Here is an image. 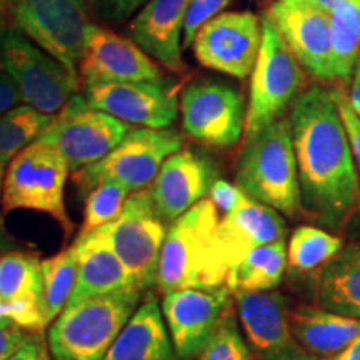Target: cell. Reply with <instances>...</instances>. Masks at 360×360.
<instances>
[{
    "label": "cell",
    "mask_w": 360,
    "mask_h": 360,
    "mask_svg": "<svg viewBox=\"0 0 360 360\" xmlns=\"http://www.w3.org/2000/svg\"><path fill=\"white\" fill-rule=\"evenodd\" d=\"M302 209L323 227L340 231L360 204L359 172L332 89L300 94L290 112Z\"/></svg>",
    "instance_id": "cell-1"
},
{
    "label": "cell",
    "mask_w": 360,
    "mask_h": 360,
    "mask_svg": "<svg viewBox=\"0 0 360 360\" xmlns=\"http://www.w3.org/2000/svg\"><path fill=\"white\" fill-rule=\"evenodd\" d=\"M219 209L205 197L170 224L160 252L157 289H215L227 283L229 265L220 250Z\"/></svg>",
    "instance_id": "cell-2"
},
{
    "label": "cell",
    "mask_w": 360,
    "mask_h": 360,
    "mask_svg": "<svg viewBox=\"0 0 360 360\" xmlns=\"http://www.w3.org/2000/svg\"><path fill=\"white\" fill-rule=\"evenodd\" d=\"M236 179L247 195L287 217L302 210L290 119L282 117L247 139Z\"/></svg>",
    "instance_id": "cell-3"
},
{
    "label": "cell",
    "mask_w": 360,
    "mask_h": 360,
    "mask_svg": "<svg viewBox=\"0 0 360 360\" xmlns=\"http://www.w3.org/2000/svg\"><path fill=\"white\" fill-rule=\"evenodd\" d=\"M142 292L125 289L67 305L49 328L56 360H102L141 302Z\"/></svg>",
    "instance_id": "cell-4"
},
{
    "label": "cell",
    "mask_w": 360,
    "mask_h": 360,
    "mask_svg": "<svg viewBox=\"0 0 360 360\" xmlns=\"http://www.w3.org/2000/svg\"><path fill=\"white\" fill-rule=\"evenodd\" d=\"M69 165L49 143L35 141L13 157L2 184L0 210L7 215L15 210H34L56 219L65 233L74 224L65 209V182Z\"/></svg>",
    "instance_id": "cell-5"
},
{
    "label": "cell",
    "mask_w": 360,
    "mask_h": 360,
    "mask_svg": "<svg viewBox=\"0 0 360 360\" xmlns=\"http://www.w3.org/2000/svg\"><path fill=\"white\" fill-rule=\"evenodd\" d=\"M304 85V70L282 34L267 15L262 19V42L252 70L245 141L282 119Z\"/></svg>",
    "instance_id": "cell-6"
},
{
    "label": "cell",
    "mask_w": 360,
    "mask_h": 360,
    "mask_svg": "<svg viewBox=\"0 0 360 360\" xmlns=\"http://www.w3.org/2000/svg\"><path fill=\"white\" fill-rule=\"evenodd\" d=\"M182 147V137L170 129H132L124 141L96 164L74 172L79 191L87 193L105 180L124 184L130 191L150 187L165 160Z\"/></svg>",
    "instance_id": "cell-7"
},
{
    "label": "cell",
    "mask_w": 360,
    "mask_h": 360,
    "mask_svg": "<svg viewBox=\"0 0 360 360\" xmlns=\"http://www.w3.org/2000/svg\"><path fill=\"white\" fill-rule=\"evenodd\" d=\"M132 130V125L98 110L87 98L74 94L70 101L53 114L51 125L39 141L52 146L64 157L70 172L96 164L115 148Z\"/></svg>",
    "instance_id": "cell-8"
},
{
    "label": "cell",
    "mask_w": 360,
    "mask_h": 360,
    "mask_svg": "<svg viewBox=\"0 0 360 360\" xmlns=\"http://www.w3.org/2000/svg\"><path fill=\"white\" fill-rule=\"evenodd\" d=\"M0 62L22 102L44 114H57L77 90V75L17 30L0 34Z\"/></svg>",
    "instance_id": "cell-9"
},
{
    "label": "cell",
    "mask_w": 360,
    "mask_h": 360,
    "mask_svg": "<svg viewBox=\"0 0 360 360\" xmlns=\"http://www.w3.org/2000/svg\"><path fill=\"white\" fill-rule=\"evenodd\" d=\"M101 231L141 292L157 287L160 252L169 227L157 212L148 188L130 193L119 217Z\"/></svg>",
    "instance_id": "cell-10"
},
{
    "label": "cell",
    "mask_w": 360,
    "mask_h": 360,
    "mask_svg": "<svg viewBox=\"0 0 360 360\" xmlns=\"http://www.w3.org/2000/svg\"><path fill=\"white\" fill-rule=\"evenodd\" d=\"M12 17L19 32L77 75L90 25L87 0H12Z\"/></svg>",
    "instance_id": "cell-11"
},
{
    "label": "cell",
    "mask_w": 360,
    "mask_h": 360,
    "mask_svg": "<svg viewBox=\"0 0 360 360\" xmlns=\"http://www.w3.org/2000/svg\"><path fill=\"white\" fill-rule=\"evenodd\" d=\"M180 112L184 132L207 147H233L245 130L244 97L222 82H192L180 97Z\"/></svg>",
    "instance_id": "cell-12"
},
{
    "label": "cell",
    "mask_w": 360,
    "mask_h": 360,
    "mask_svg": "<svg viewBox=\"0 0 360 360\" xmlns=\"http://www.w3.org/2000/svg\"><path fill=\"white\" fill-rule=\"evenodd\" d=\"M262 20L252 12H224L200 27L193 39L195 58L207 69L245 79L257 62Z\"/></svg>",
    "instance_id": "cell-13"
},
{
    "label": "cell",
    "mask_w": 360,
    "mask_h": 360,
    "mask_svg": "<svg viewBox=\"0 0 360 360\" xmlns=\"http://www.w3.org/2000/svg\"><path fill=\"white\" fill-rule=\"evenodd\" d=\"M231 309L232 292L227 285L164 294L162 314L180 360L199 357Z\"/></svg>",
    "instance_id": "cell-14"
},
{
    "label": "cell",
    "mask_w": 360,
    "mask_h": 360,
    "mask_svg": "<svg viewBox=\"0 0 360 360\" xmlns=\"http://www.w3.org/2000/svg\"><path fill=\"white\" fill-rule=\"evenodd\" d=\"M233 297L245 340L259 360H319L295 339L283 295L276 292H237Z\"/></svg>",
    "instance_id": "cell-15"
},
{
    "label": "cell",
    "mask_w": 360,
    "mask_h": 360,
    "mask_svg": "<svg viewBox=\"0 0 360 360\" xmlns=\"http://www.w3.org/2000/svg\"><path fill=\"white\" fill-rule=\"evenodd\" d=\"M84 97L98 110L148 129H167L180 107L177 90L165 80L90 85L84 87Z\"/></svg>",
    "instance_id": "cell-16"
},
{
    "label": "cell",
    "mask_w": 360,
    "mask_h": 360,
    "mask_svg": "<svg viewBox=\"0 0 360 360\" xmlns=\"http://www.w3.org/2000/svg\"><path fill=\"white\" fill-rule=\"evenodd\" d=\"M267 17L312 77L334 80L330 13L307 0H277L270 6Z\"/></svg>",
    "instance_id": "cell-17"
},
{
    "label": "cell",
    "mask_w": 360,
    "mask_h": 360,
    "mask_svg": "<svg viewBox=\"0 0 360 360\" xmlns=\"http://www.w3.org/2000/svg\"><path fill=\"white\" fill-rule=\"evenodd\" d=\"M79 69L84 87L112 82L164 80L159 65L141 45L97 25H89Z\"/></svg>",
    "instance_id": "cell-18"
},
{
    "label": "cell",
    "mask_w": 360,
    "mask_h": 360,
    "mask_svg": "<svg viewBox=\"0 0 360 360\" xmlns=\"http://www.w3.org/2000/svg\"><path fill=\"white\" fill-rule=\"evenodd\" d=\"M217 167L209 157L193 150H177L162 164L148 187L157 212L167 224L191 210L210 193Z\"/></svg>",
    "instance_id": "cell-19"
},
{
    "label": "cell",
    "mask_w": 360,
    "mask_h": 360,
    "mask_svg": "<svg viewBox=\"0 0 360 360\" xmlns=\"http://www.w3.org/2000/svg\"><path fill=\"white\" fill-rule=\"evenodd\" d=\"M217 236L220 250L231 270L255 247L285 240L287 224L276 209L244 193L236 209L220 219Z\"/></svg>",
    "instance_id": "cell-20"
},
{
    "label": "cell",
    "mask_w": 360,
    "mask_h": 360,
    "mask_svg": "<svg viewBox=\"0 0 360 360\" xmlns=\"http://www.w3.org/2000/svg\"><path fill=\"white\" fill-rule=\"evenodd\" d=\"M72 245L77 252V282L67 305L77 304L89 297L137 287L132 274L112 249L101 229L79 233Z\"/></svg>",
    "instance_id": "cell-21"
},
{
    "label": "cell",
    "mask_w": 360,
    "mask_h": 360,
    "mask_svg": "<svg viewBox=\"0 0 360 360\" xmlns=\"http://www.w3.org/2000/svg\"><path fill=\"white\" fill-rule=\"evenodd\" d=\"M191 0H148L130 24V35L152 58L170 70L182 69L180 40Z\"/></svg>",
    "instance_id": "cell-22"
},
{
    "label": "cell",
    "mask_w": 360,
    "mask_h": 360,
    "mask_svg": "<svg viewBox=\"0 0 360 360\" xmlns=\"http://www.w3.org/2000/svg\"><path fill=\"white\" fill-rule=\"evenodd\" d=\"M102 360H180L157 299L139 305Z\"/></svg>",
    "instance_id": "cell-23"
},
{
    "label": "cell",
    "mask_w": 360,
    "mask_h": 360,
    "mask_svg": "<svg viewBox=\"0 0 360 360\" xmlns=\"http://www.w3.org/2000/svg\"><path fill=\"white\" fill-rule=\"evenodd\" d=\"M290 327L299 344L315 357H332L360 337V319L347 317L319 305L290 310Z\"/></svg>",
    "instance_id": "cell-24"
},
{
    "label": "cell",
    "mask_w": 360,
    "mask_h": 360,
    "mask_svg": "<svg viewBox=\"0 0 360 360\" xmlns=\"http://www.w3.org/2000/svg\"><path fill=\"white\" fill-rule=\"evenodd\" d=\"M317 302L332 312L360 319V242L342 247L322 267Z\"/></svg>",
    "instance_id": "cell-25"
},
{
    "label": "cell",
    "mask_w": 360,
    "mask_h": 360,
    "mask_svg": "<svg viewBox=\"0 0 360 360\" xmlns=\"http://www.w3.org/2000/svg\"><path fill=\"white\" fill-rule=\"evenodd\" d=\"M287 269L285 240L252 249L229 270L227 283L233 294L237 292H269L281 283Z\"/></svg>",
    "instance_id": "cell-26"
},
{
    "label": "cell",
    "mask_w": 360,
    "mask_h": 360,
    "mask_svg": "<svg viewBox=\"0 0 360 360\" xmlns=\"http://www.w3.org/2000/svg\"><path fill=\"white\" fill-rule=\"evenodd\" d=\"M53 115L44 114L34 107L22 103L0 115V199L6 172L22 148L37 141L52 122ZM4 215L0 210V229L4 227Z\"/></svg>",
    "instance_id": "cell-27"
},
{
    "label": "cell",
    "mask_w": 360,
    "mask_h": 360,
    "mask_svg": "<svg viewBox=\"0 0 360 360\" xmlns=\"http://www.w3.org/2000/svg\"><path fill=\"white\" fill-rule=\"evenodd\" d=\"M334 79L349 82L360 57V0H342L330 12Z\"/></svg>",
    "instance_id": "cell-28"
},
{
    "label": "cell",
    "mask_w": 360,
    "mask_h": 360,
    "mask_svg": "<svg viewBox=\"0 0 360 360\" xmlns=\"http://www.w3.org/2000/svg\"><path fill=\"white\" fill-rule=\"evenodd\" d=\"M0 300L44 304L42 262L37 255L13 250L0 257Z\"/></svg>",
    "instance_id": "cell-29"
},
{
    "label": "cell",
    "mask_w": 360,
    "mask_h": 360,
    "mask_svg": "<svg viewBox=\"0 0 360 360\" xmlns=\"http://www.w3.org/2000/svg\"><path fill=\"white\" fill-rule=\"evenodd\" d=\"M42 282L45 319L47 323H52L67 307L77 282V252L74 245L42 260Z\"/></svg>",
    "instance_id": "cell-30"
},
{
    "label": "cell",
    "mask_w": 360,
    "mask_h": 360,
    "mask_svg": "<svg viewBox=\"0 0 360 360\" xmlns=\"http://www.w3.org/2000/svg\"><path fill=\"white\" fill-rule=\"evenodd\" d=\"M342 247L344 240L334 233L314 225H299L287 247V265L295 272H312L323 267Z\"/></svg>",
    "instance_id": "cell-31"
},
{
    "label": "cell",
    "mask_w": 360,
    "mask_h": 360,
    "mask_svg": "<svg viewBox=\"0 0 360 360\" xmlns=\"http://www.w3.org/2000/svg\"><path fill=\"white\" fill-rule=\"evenodd\" d=\"M130 188L124 184L105 180L97 184L92 191L87 192L84 205V222L80 233H89L110 224L122 212L125 200L129 199Z\"/></svg>",
    "instance_id": "cell-32"
},
{
    "label": "cell",
    "mask_w": 360,
    "mask_h": 360,
    "mask_svg": "<svg viewBox=\"0 0 360 360\" xmlns=\"http://www.w3.org/2000/svg\"><path fill=\"white\" fill-rule=\"evenodd\" d=\"M197 360H259L245 337L238 330L233 307L225 314L220 326Z\"/></svg>",
    "instance_id": "cell-33"
},
{
    "label": "cell",
    "mask_w": 360,
    "mask_h": 360,
    "mask_svg": "<svg viewBox=\"0 0 360 360\" xmlns=\"http://www.w3.org/2000/svg\"><path fill=\"white\" fill-rule=\"evenodd\" d=\"M232 0H191L186 25H184V47H191L200 27L217 17Z\"/></svg>",
    "instance_id": "cell-34"
},
{
    "label": "cell",
    "mask_w": 360,
    "mask_h": 360,
    "mask_svg": "<svg viewBox=\"0 0 360 360\" xmlns=\"http://www.w3.org/2000/svg\"><path fill=\"white\" fill-rule=\"evenodd\" d=\"M332 92H334V98L337 102V107H339L340 117L344 120L345 129H347L355 165H357V172L360 175V117L355 114V110L349 102V97L340 89H332Z\"/></svg>",
    "instance_id": "cell-35"
},
{
    "label": "cell",
    "mask_w": 360,
    "mask_h": 360,
    "mask_svg": "<svg viewBox=\"0 0 360 360\" xmlns=\"http://www.w3.org/2000/svg\"><path fill=\"white\" fill-rule=\"evenodd\" d=\"M244 193L245 192L238 186H233V184L227 182V180L217 179L214 182L212 188H210L209 199L214 202V205L217 207L219 212H222L225 215L236 209V205L242 200Z\"/></svg>",
    "instance_id": "cell-36"
},
{
    "label": "cell",
    "mask_w": 360,
    "mask_h": 360,
    "mask_svg": "<svg viewBox=\"0 0 360 360\" xmlns=\"http://www.w3.org/2000/svg\"><path fill=\"white\" fill-rule=\"evenodd\" d=\"M32 332H27L15 323L0 319V360H7L20 347Z\"/></svg>",
    "instance_id": "cell-37"
},
{
    "label": "cell",
    "mask_w": 360,
    "mask_h": 360,
    "mask_svg": "<svg viewBox=\"0 0 360 360\" xmlns=\"http://www.w3.org/2000/svg\"><path fill=\"white\" fill-rule=\"evenodd\" d=\"M147 2L148 0H94V6L105 19L124 20Z\"/></svg>",
    "instance_id": "cell-38"
},
{
    "label": "cell",
    "mask_w": 360,
    "mask_h": 360,
    "mask_svg": "<svg viewBox=\"0 0 360 360\" xmlns=\"http://www.w3.org/2000/svg\"><path fill=\"white\" fill-rule=\"evenodd\" d=\"M7 360H51L49 359V345L42 332H32Z\"/></svg>",
    "instance_id": "cell-39"
},
{
    "label": "cell",
    "mask_w": 360,
    "mask_h": 360,
    "mask_svg": "<svg viewBox=\"0 0 360 360\" xmlns=\"http://www.w3.org/2000/svg\"><path fill=\"white\" fill-rule=\"evenodd\" d=\"M22 96L7 72H0V115L6 114L13 107L20 105Z\"/></svg>",
    "instance_id": "cell-40"
},
{
    "label": "cell",
    "mask_w": 360,
    "mask_h": 360,
    "mask_svg": "<svg viewBox=\"0 0 360 360\" xmlns=\"http://www.w3.org/2000/svg\"><path fill=\"white\" fill-rule=\"evenodd\" d=\"M347 97H349L350 105H352V109L355 110V114L360 117V62L354 70L352 85H350V94Z\"/></svg>",
    "instance_id": "cell-41"
},
{
    "label": "cell",
    "mask_w": 360,
    "mask_h": 360,
    "mask_svg": "<svg viewBox=\"0 0 360 360\" xmlns=\"http://www.w3.org/2000/svg\"><path fill=\"white\" fill-rule=\"evenodd\" d=\"M322 360H360V337L359 339H355L352 344L347 345L342 352Z\"/></svg>",
    "instance_id": "cell-42"
},
{
    "label": "cell",
    "mask_w": 360,
    "mask_h": 360,
    "mask_svg": "<svg viewBox=\"0 0 360 360\" xmlns=\"http://www.w3.org/2000/svg\"><path fill=\"white\" fill-rule=\"evenodd\" d=\"M307 2L312 4V6L322 8V11H326L330 13L332 8H334L337 4H340L342 0H307Z\"/></svg>",
    "instance_id": "cell-43"
},
{
    "label": "cell",
    "mask_w": 360,
    "mask_h": 360,
    "mask_svg": "<svg viewBox=\"0 0 360 360\" xmlns=\"http://www.w3.org/2000/svg\"><path fill=\"white\" fill-rule=\"evenodd\" d=\"M8 13H12V0H0V25L6 22Z\"/></svg>",
    "instance_id": "cell-44"
},
{
    "label": "cell",
    "mask_w": 360,
    "mask_h": 360,
    "mask_svg": "<svg viewBox=\"0 0 360 360\" xmlns=\"http://www.w3.org/2000/svg\"><path fill=\"white\" fill-rule=\"evenodd\" d=\"M13 245V240L7 236V232L4 229H0V250L8 249V247Z\"/></svg>",
    "instance_id": "cell-45"
}]
</instances>
